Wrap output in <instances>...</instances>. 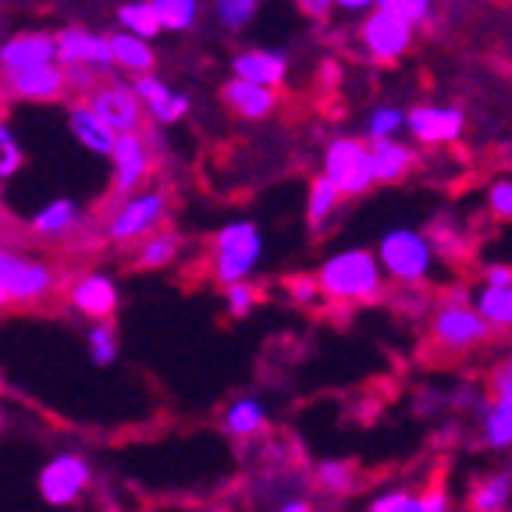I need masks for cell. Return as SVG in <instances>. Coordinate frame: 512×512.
I'll use <instances>...</instances> for the list:
<instances>
[{
	"mask_svg": "<svg viewBox=\"0 0 512 512\" xmlns=\"http://www.w3.org/2000/svg\"><path fill=\"white\" fill-rule=\"evenodd\" d=\"M317 285L320 296L328 299L331 306H363L377 303L384 296L388 278H384L374 249L349 246L342 253H331L317 267Z\"/></svg>",
	"mask_w": 512,
	"mask_h": 512,
	"instance_id": "6da1fadb",
	"label": "cell"
},
{
	"mask_svg": "<svg viewBox=\"0 0 512 512\" xmlns=\"http://www.w3.org/2000/svg\"><path fill=\"white\" fill-rule=\"evenodd\" d=\"M491 338H495V331L488 328V320L480 317L473 299L463 296V292L441 299L431 310V320H427V345H431V352L441 356V360L473 356Z\"/></svg>",
	"mask_w": 512,
	"mask_h": 512,
	"instance_id": "7a4b0ae2",
	"label": "cell"
},
{
	"mask_svg": "<svg viewBox=\"0 0 512 512\" xmlns=\"http://www.w3.org/2000/svg\"><path fill=\"white\" fill-rule=\"evenodd\" d=\"M377 260L388 281L399 288H424L438 271V246L420 228H392L377 242Z\"/></svg>",
	"mask_w": 512,
	"mask_h": 512,
	"instance_id": "3957f363",
	"label": "cell"
},
{
	"mask_svg": "<svg viewBox=\"0 0 512 512\" xmlns=\"http://www.w3.org/2000/svg\"><path fill=\"white\" fill-rule=\"evenodd\" d=\"M260 260H264V232L246 217L221 224L210 239V278L221 288L249 281Z\"/></svg>",
	"mask_w": 512,
	"mask_h": 512,
	"instance_id": "277c9868",
	"label": "cell"
},
{
	"mask_svg": "<svg viewBox=\"0 0 512 512\" xmlns=\"http://www.w3.org/2000/svg\"><path fill=\"white\" fill-rule=\"evenodd\" d=\"M171 200L164 189H143L136 196H125V200L114 203V210L104 217V235L118 246H128V242H143L150 239L153 232L164 228L168 221Z\"/></svg>",
	"mask_w": 512,
	"mask_h": 512,
	"instance_id": "5b68a950",
	"label": "cell"
},
{
	"mask_svg": "<svg viewBox=\"0 0 512 512\" xmlns=\"http://www.w3.org/2000/svg\"><path fill=\"white\" fill-rule=\"evenodd\" d=\"M0 285L15 306H40L57 292V271L40 256L0 246Z\"/></svg>",
	"mask_w": 512,
	"mask_h": 512,
	"instance_id": "8992f818",
	"label": "cell"
},
{
	"mask_svg": "<svg viewBox=\"0 0 512 512\" xmlns=\"http://www.w3.org/2000/svg\"><path fill=\"white\" fill-rule=\"evenodd\" d=\"M320 175L342 189V196H363L374 189V171H370V143L356 136H338L324 146L320 157Z\"/></svg>",
	"mask_w": 512,
	"mask_h": 512,
	"instance_id": "52a82bcc",
	"label": "cell"
},
{
	"mask_svg": "<svg viewBox=\"0 0 512 512\" xmlns=\"http://www.w3.org/2000/svg\"><path fill=\"white\" fill-rule=\"evenodd\" d=\"M356 40H360V50H363V57H367V61L395 64V61H402L409 50H413L416 29L409 22H402V18L374 8L370 15H363Z\"/></svg>",
	"mask_w": 512,
	"mask_h": 512,
	"instance_id": "ba28073f",
	"label": "cell"
},
{
	"mask_svg": "<svg viewBox=\"0 0 512 512\" xmlns=\"http://www.w3.org/2000/svg\"><path fill=\"white\" fill-rule=\"evenodd\" d=\"M153 175V143L146 132L118 136V146L111 153V189L114 196H136L146 189Z\"/></svg>",
	"mask_w": 512,
	"mask_h": 512,
	"instance_id": "9c48e42d",
	"label": "cell"
},
{
	"mask_svg": "<svg viewBox=\"0 0 512 512\" xmlns=\"http://www.w3.org/2000/svg\"><path fill=\"white\" fill-rule=\"evenodd\" d=\"M57 36V64L61 68H89V72L111 75L114 54H111V36H100L82 25H64L54 32Z\"/></svg>",
	"mask_w": 512,
	"mask_h": 512,
	"instance_id": "30bf717a",
	"label": "cell"
},
{
	"mask_svg": "<svg viewBox=\"0 0 512 512\" xmlns=\"http://www.w3.org/2000/svg\"><path fill=\"white\" fill-rule=\"evenodd\" d=\"M406 132L420 146H452L466 132V111L459 104H416L406 111Z\"/></svg>",
	"mask_w": 512,
	"mask_h": 512,
	"instance_id": "8fae6325",
	"label": "cell"
},
{
	"mask_svg": "<svg viewBox=\"0 0 512 512\" xmlns=\"http://www.w3.org/2000/svg\"><path fill=\"white\" fill-rule=\"evenodd\" d=\"M86 104L114 128V136H132V132H143L146 125V107L139 100V93L118 79L104 82L96 93H89Z\"/></svg>",
	"mask_w": 512,
	"mask_h": 512,
	"instance_id": "7c38bea8",
	"label": "cell"
},
{
	"mask_svg": "<svg viewBox=\"0 0 512 512\" xmlns=\"http://www.w3.org/2000/svg\"><path fill=\"white\" fill-rule=\"evenodd\" d=\"M89 488V463L75 452H61L40 470V495L50 505H75Z\"/></svg>",
	"mask_w": 512,
	"mask_h": 512,
	"instance_id": "4fadbf2b",
	"label": "cell"
},
{
	"mask_svg": "<svg viewBox=\"0 0 512 512\" xmlns=\"http://www.w3.org/2000/svg\"><path fill=\"white\" fill-rule=\"evenodd\" d=\"M43 64H57V36L54 32H15L0 43V72L4 79L18 72H29V68H43Z\"/></svg>",
	"mask_w": 512,
	"mask_h": 512,
	"instance_id": "5bb4252c",
	"label": "cell"
},
{
	"mask_svg": "<svg viewBox=\"0 0 512 512\" xmlns=\"http://www.w3.org/2000/svg\"><path fill=\"white\" fill-rule=\"evenodd\" d=\"M68 299H72V310L82 317L96 320V324H107L118 310V281L111 274L89 271L79 274L68 288Z\"/></svg>",
	"mask_w": 512,
	"mask_h": 512,
	"instance_id": "9a60e30c",
	"label": "cell"
},
{
	"mask_svg": "<svg viewBox=\"0 0 512 512\" xmlns=\"http://www.w3.org/2000/svg\"><path fill=\"white\" fill-rule=\"evenodd\" d=\"M232 79L253 82L278 93L288 79V54L274 47H246L232 57Z\"/></svg>",
	"mask_w": 512,
	"mask_h": 512,
	"instance_id": "2e32d148",
	"label": "cell"
},
{
	"mask_svg": "<svg viewBox=\"0 0 512 512\" xmlns=\"http://www.w3.org/2000/svg\"><path fill=\"white\" fill-rule=\"evenodd\" d=\"M8 89L15 100H25V104H57L68 96V75L61 64H43V68L8 75Z\"/></svg>",
	"mask_w": 512,
	"mask_h": 512,
	"instance_id": "e0dca14e",
	"label": "cell"
},
{
	"mask_svg": "<svg viewBox=\"0 0 512 512\" xmlns=\"http://www.w3.org/2000/svg\"><path fill=\"white\" fill-rule=\"evenodd\" d=\"M132 89L139 93V100H143V107H146V118H150L153 125H175V121H182L185 114H189V96H185L182 89H171L168 82L157 79V75L132 79Z\"/></svg>",
	"mask_w": 512,
	"mask_h": 512,
	"instance_id": "ac0fdd59",
	"label": "cell"
},
{
	"mask_svg": "<svg viewBox=\"0 0 512 512\" xmlns=\"http://www.w3.org/2000/svg\"><path fill=\"white\" fill-rule=\"evenodd\" d=\"M68 132H72V139L82 146V150L96 153V157L111 160L114 146H118L114 128L107 125V121L100 118V114H96L86 100H75V104L68 107Z\"/></svg>",
	"mask_w": 512,
	"mask_h": 512,
	"instance_id": "d6986e66",
	"label": "cell"
},
{
	"mask_svg": "<svg viewBox=\"0 0 512 512\" xmlns=\"http://www.w3.org/2000/svg\"><path fill=\"white\" fill-rule=\"evenodd\" d=\"M221 100L224 107L232 114L246 121H264L274 114L278 107V93L274 89H264V86H253V82H242V79H228L221 89Z\"/></svg>",
	"mask_w": 512,
	"mask_h": 512,
	"instance_id": "ffe728a7",
	"label": "cell"
},
{
	"mask_svg": "<svg viewBox=\"0 0 512 512\" xmlns=\"http://www.w3.org/2000/svg\"><path fill=\"white\" fill-rule=\"evenodd\" d=\"M477 434L488 452L512 448V395H491L488 402H480Z\"/></svg>",
	"mask_w": 512,
	"mask_h": 512,
	"instance_id": "44dd1931",
	"label": "cell"
},
{
	"mask_svg": "<svg viewBox=\"0 0 512 512\" xmlns=\"http://www.w3.org/2000/svg\"><path fill=\"white\" fill-rule=\"evenodd\" d=\"M470 512H509L512 509V466L480 473L466 491Z\"/></svg>",
	"mask_w": 512,
	"mask_h": 512,
	"instance_id": "7402d4cb",
	"label": "cell"
},
{
	"mask_svg": "<svg viewBox=\"0 0 512 512\" xmlns=\"http://www.w3.org/2000/svg\"><path fill=\"white\" fill-rule=\"evenodd\" d=\"M416 168V150L402 139H384V143H370V171H374V185H395Z\"/></svg>",
	"mask_w": 512,
	"mask_h": 512,
	"instance_id": "603a6c76",
	"label": "cell"
},
{
	"mask_svg": "<svg viewBox=\"0 0 512 512\" xmlns=\"http://www.w3.org/2000/svg\"><path fill=\"white\" fill-rule=\"evenodd\" d=\"M79 224H82L79 203L57 196V200L43 203V207L29 217V232L54 242V239H68L72 232H79Z\"/></svg>",
	"mask_w": 512,
	"mask_h": 512,
	"instance_id": "cb8c5ba5",
	"label": "cell"
},
{
	"mask_svg": "<svg viewBox=\"0 0 512 512\" xmlns=\"http://www.w3.org/2000/svg\"><path fill=\"white\" fill-rule=\"evenodd\" d=\"M111 54H114V68L132 79H143V75H153V64H157V50H153L150 40H139L132 32H111Z\"/></svg>",
	"mask_w": 512,
	"mask_h": 512,
	"instance_id": "d4e9b609",
	"label": "cell"
},
{
	"mask_svg": "<svg viewBox=\"0 0 512 512\" xmlns=\"http://www.w3.org/2000/svg\"><path fill=\"white\" fill-rule=\"evenodd\" d=\"M473 306L484 320H488L491 331H512V285H477L470 292Z\"/></svg>",
	"mask_w": 512,
	"mask_h": 512,
	"instance_id": "484cf974",
	"label": "cell"
},
{
	"mask_svg": "<svg viewBox=\"0 0 512 512\" xmlns=\"http://www.w3.org/2000/svg\"><path fill=\"white\" fill-rule=\"evenodd\" d=\"M221 424H224V431L232 434V438L249 441L267 427V409H264V402H260V399L246 395V399H235L232 406L224 409Z\"/></svg>",
	"mask_w": 512,
	"mask_h": 512,
	"instance_id": "4316f807",
	"label": "cell"
},
{
	"mask_svg": "<svg viewBox=\"0 0 512 512\" xmlns=\"http://www.w3.org/2000/svg\"><path fill=\"white\" fill-rule=\"evenodd\" d=\"M342 189H338L331 178H324V175H317L310 182V189H306V224L310 228H328V221L338 214V207H342Z\"/></svg>",
	"mask_w": 512,
	"mask_h": 512,
	"instance_id": "83f0119b",
	"label": "cell"
},
{
	"mask_svg": "<svg viewBox=\"0 0 512 512\" xmlns=\"http://www.w3.org/2000/svg\"><path fill=\"white\" fill-rule=\"evenodd\" d=\"M118 29L132 32V36H139V40L153 43V36H160V32H164L157 4H153V0H125V4L118 8Z\"/></svg>",
	"mask_w": 512,
	"mask_h": 512,
	"instance_id": "f1b7e54d",
	"label": "cell"
},
{
	"mask_svg": "<svg viewBox=\"0 0 512 512\" xmlns=\"http://www.w3.org/2000/svg\"><path fill=\"white\" fill-rule=\"evenodd\" d=\"M178 249H182V239H178V232H171V228H160V232H153L150 239L139 242L136 267H143V271H160V267L175 264Z\"/></svg>",
	"mask_w": 512,
	"mask_h": 512,
	"instance_id": "f546056e",
	"label": "cell"
},
{
	"mask_svg": "<svg viewBox=\"0 0 512 512\" xmlns=\"http://www.w3.org/2000/svg\"><path fill=\"white\" fill-rule=\"evenodd\" d=\"M313 484L320 491H331V495H345V491L356 488V466L345 463V459H324V463L313 466Z\"/></svg>",
	"mask_w": 512,
	"mask_h": 512,
	"instance_id": "4dcf8cb0",
	"label": "cell"
},
{
	"mask_svg": "<svg viewBox=\"0 0 512 512\" xmlns=\"http://www.w3.org/2000/svg\"><path fill=\"white\" fill-rule=\"evenodd\" d=\"M160 11V25L168 32H189L200 22L203 4L200 0H153Z\"/></svg>",
	"mask_w": 512,
	"mask_h": 512,
	"instance_id": "1f68e13d",
	"label": "cell"
},
{
	"mask_svg": "<svg viewBox=\"0 0 512 512\" xmlns=\"http://www.w3.org/2000/svg\"><path fill=\"white\" fill-rule=\"evenodd\" d=\"M22 168H25L22 139H18L15 125H11L8 118H0V185L11 182Z\"/></svg>",
	"mask_w": 512,
	"mask_h": 512,
	"instance_id": "d6a6232c",
	"label": "cell"
},
{
	"mask_svg": "<svg viewBox=\"0 0 512 512\" xmlns=\"http://www.w3.org/2000/svg\"><path fill=\"white\" fill-rule=\"evenodd\" d=\"M210 11H214V22L224 32H242L260 11V0H214Z\"/></svg>",
	"mask_w": 512,
	"mask_h": 512,
	"instance_id": "836d02e7",
	"label": "cell"
},
{
	"mask_svg": "<svg viewBox=\"0 0 512 512\" xmlns=\"http://www.w3.org/2000/svg\"><path fill=\"white\" fill-rule=\"evenodd\" d=\"M406 128V111L395 104H377L367 114V143H384V139H395Z\"/></svg>",
	"mask_w": 512,
	"mask_h": 512,
	"instance_id": "e575fe53",
	"label": "cell"
},
{
	"mask_svg": "<svg viewBox=\"0 0 512 512\" xmlns=\"http://www.w3.org/2000/svg\"><path fill=\"white\" fill-rule=\"evenodd\" d=\"M86 345H89V360H93L96 367H111V363L118 360V335H114L111 320H107V324H93Z\"/></svg>",
	"mask_w": 512,
	"mask_h": 512,
	"instance_id": "d590c367",
	"label": "cell"
},
{
	"mask_svg": "<svg viewBox=\"0 0 512 512\" xmlns=\"http://www.w3.org/2000/svg\"><path fill=\"white\" fill-rule=\"evenodd\" d=\"M377 8L388 11V15L402 18L416 29V25L431 22L434 15V0H377Z\"/></svg>",
	"mask_w": 512,
	"mask_h": 512,
	"instance_id": "8d00e7d4",
	"label": "cell"
},
{
	"mask_svg": "<svg viewBox=\"0 0 512 512\" xmlns=\"http://www.w3.org/2000/svg\"><path fill=\"white\" fill-rule=\"evenodd\" d=\"M416 509H420V491H413V488L381 491V495L367 505V512H416Z\"/></svg>",
	"mask_w": 512,
	"mask_h": 512,
	"instance_id": "74e56055",
	"label": "cell"
},
{
	"mask_svg": "<svg viewBox=\"0 0 512 512\" xmlns=\"http://www.w3.org/2000/svg\"><path fill=\"white\" fill-rule=\"evenodd\" d=\"M256 303H260V292H256L253 281H242V285H232L224 288V306H228V313L232 317H249V313L256 310Z\"/></svg>",
	"mask_w": 512,
	"mask_h": 512,
	"instance_id": "f35d334b",
	"label": "cell"
},
{
	"mask_svg": "<svg viewBox=\"0 0 512 512\" xmlns=\"http://www.w3.org/2000/svg\"><path fill=\"white\" fill-rule=\"evenodd\" d=\"M285 292L288 299L296 306H303V310H310V306H317L320 296V285H317V274H292V278L285 281Z\"/></svg>",
	"mask_w": 512,
	"mask_h": 512,
	"instance_id": "ab89813d",
	"label": "cell"
},
{
	"mask_svg": "<svg viewBox=\"0 0 512 512\" xmlns=\"http://www.w3.org/2000/svg\"><path fill=\"white\" fill-rule=\"evenodd\" d=\"M484 200H488V210L498 221H512V175L495 178L484 192Z\"/></svg>",
	"mask_w": 512,
	"mask_h": 512,
	"instance_id": "60d3db41",
	"label": "cell"
},
{
	"mask_svg": "<svg viewBox=\"0 0 512 512\" xmlns=\"http://www.w3.org/2000/svg\"><path fill=\"white\" fill-rule=\"evenodd\" d=\"M488 384H491V395H512V352L491 367Z\"/></svg>",
	"mask_w": 512,
	"mask_h": 512,
	"instance_id": "b9f144b4",
	"label": "cell"
},
{
	"mask_svg": "<svg viewBox=\"0 0 512 512\" xmlns=\"http://www.w3.org/2000/svg\"><path fill=\"white\" fill-rule=\"evenodd\" d=\"M416 512H452V502H448V491L441 484H431V488L420 491V509Z\"/></svg>",
	"mask_w": 512,
	"mask_h": 512,
	"instance_id": "7bdbcfd3",
	"label": "cell"
},
{
	"mask_svg": "<svg viewBox=\"0 0 512 512\" xmlns=\"http://www.w3.org/2000/svg\"><path fill=\"white\" fill-rule=\"evenodd\" d=\"M480 285H512V264H488L480 271Z\"/></svg>",
	"mask_w": 512,
	"mask_h": 512,
	"instance_id": "ee69618b",
	"label": "cell"
},
{
	"mask_svg": "<svg viewBox=\"0 0 512 512\" xmlns=\"http://www.w3.org/2000/svg\"><path fill=\"white\" fill-rule=\"evenodd\" d=\"M296 8L303 11L306 18H317V22H324V18L335 11V4H331V0H296Z\"/></svg>",
	"mask_w": 512,
	"mask_h": 512,
	"instance_id": "f6af8a7d",
	"label": "cell"
},
{
	"mask_svg": "<svg viewBox=\"0 0 512 512\" xmlns=\"http://www.w3.org/2000/svg\"><path fill=\"white\" fill-rule=\"evenodd\" d=\"M331 4L345 15H370L377 8V0H331Z\"/></svg>",
	"mask_w": 512,
	"mask_h": 512,
	"instance_id": "bcb514c9",
	"label": "cell"
},
{
	"mask_svg": "<svg viewBox=\"0 0 512 512\" xmlns=\"http://www.w3.org/2000/svg\"><path fill=\"white\" fill-rule=\"evenodd\" d=\"M278 512H313V502L310 498H288L278 505Z\"/></svg>",
	"mask_w": 512,
	"mask_h": 512,
	"instance_id": "7dc6e473",
	"label": "cell"
},
{
	"mask_svg": "<svg viewBox=\"0 0 512 512\" xmlns=\"http://www.w3.org/2000/svg\"><path fill=\"white\" fill-rule=\"evenodd\" d=\"M4 306H11V299H8V292H4V285H0V310H4Z\"/></svg>",
	"mask_w": 512,
	"mask_h": 512,
	"instance_id": "c3c4849f",
	"label": "cell"
}]
</instances>
